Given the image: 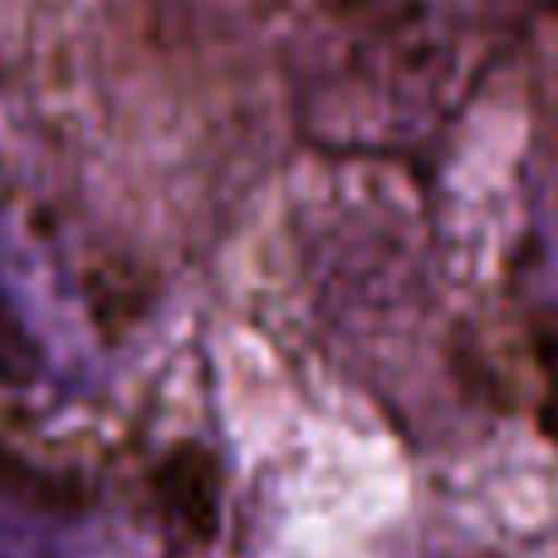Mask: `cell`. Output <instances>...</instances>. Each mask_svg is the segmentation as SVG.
<instances>
[{
    "instance_id": "1",
    "label": "cell",
    "mask_w": 558,
    "mask_h": 558,
    "mask_svg": "<svg viewBox=\"0 0 558 558\" xmlns=\"http://www.w3.org/2000/svg\"><path fill=\"white\" fill-rule=\"evenodd\" d=\"M29 367V348H25V338H20V324L10 318V308L0 304V373H25Z\"/></svg>"
}]
</instances>
